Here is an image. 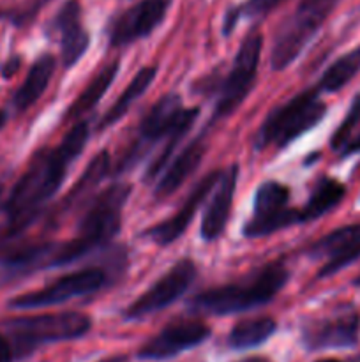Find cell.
<instances>
[{"label": "cell", "mask_w": 360, "mask_h": 362, "mask_svg": "<svg viewBox=\"0 0 360 362\" xmlns=\"http://www.w3.org/2000/svg\"><path fill=\"white\" fill-rule=\"evenodd\" d=\"M88 141L87 122H80L66 134L62 144L35 156L7 198L4 211L9 218L6 235H18L32 223L42 205L60 189L71 163L81 154Z\"/></svg>", "instance_id": "obj_1"}, {"label": "cell", "mask_w": 360, "mask_h": 362, "mask_svg": "<svg viewBox=\"0 0 360 362\" xmlns=\"http://www.w3.org/2000/svg\"><path fill=\"white\" fill-rule=\"evenodd\" d=\"M131 187L127 184H113L102 191L81 218L78 235L66 244H56L52 265H66L85 257L95 247L104 246L119 233L122 223V209Z\"/></svg>", "instance_id": "obj_2"}, {"label": "cell", "mask_w": 360, "mask_h": 362, "mask_svg": "<svg viewBox=\"0 0 360 362\" xmlns=\"http://www.w3.org/2000/svg\"><path fill=\"white\" fill-rule=\"evenodd\" d=\"M288 281L284 265L275 262L258 271L247 283L222 285L205 290L191 300L194 311L207 315H233L270 303Z\"/></svg>", "instance_id": "obj_3"}, {"label": "cell", "mask_w": 360, "mask_h": 362, "mask_svg": "<svg viewBox=\"0 0 360 362\" xmlns=\"http://www.w3.org/2000/svg\"><path fill=\"white\" fill-rule=\"evenodd\" d=\"M92 327L88 315L80 311L34 315L6 322L7 341L16 359L30 356L37 346L46 343L69 341L87 334Z\"/></svg>", "instance_id": "obj_4"}, {"label": "cell", "mask_w": 360, "mask_h": 362, "mask_svg": "<svg viewBox=\"0 0 360 362\" xmlns=\"http://www.w3.org/2000/svg\"><path fill=\"white\" fill-rule=\"evenodd\" d=\"M325 112L327 106L316 90H306L295 95L265 119L254 138L256 148H265L270 145L284 147L292 144L293 140L313 129L323 119Z\"/></svg>", "instance_id": "obj_5"}, {"label": "cell", "mask_w": 360, "mask_h": 362, "mask_svg": "<svg viewBox=\"0 0 360 362\" xmlns=\"http://www.w3.org/2000/svg\"><path fill=\"white\" fill-rule=\"evenodd\" d=\"M339 0H300L295 13L279 27L270 53L272 69L282 71L302 53Z\"/></svg>", "instance_id": "obj_6"}, {"label": "cell", "mask_w": 360, "mask_h": 362, "mask_svg": "<svg viewBox=\"0 0 360 362\" xmlns=\"http://www.w3.org/2000/svg\"><path fill=\"white\" fill-rule=\"evenodd\" d=\"M261 46H263V37H261L260 32H251L242 41L235 55L232 71L222 80L214 112L217 119L219 117H228L229 113L235 112L253 88L254 80H256L258 64H260Z\"/></svg>", "instance_id": "obj_7"}, {"label": "cell", "mask_w": 360, "mask_h": 362, "mask_svg": "<svg viewBox=\"0 0 360 362\" xmlns=\"http://www.w3.org/2000/svg\"><path fill=\"white\" fill-rule=\"evenodd\" d=\"M289 189L275 180H268L258 187L254 194L253 218L244 226L247 239H258L300 223V211L288 207Z\"/></svg>", "instance_id": "obj_8"}, {"label": "cell", "mask_w": 360, "mask_h": 362, "mask_svg": "<svg viewBox=\"0 0 360 362\" xmlns=\"http://www.w3.org/2000/svg\"><path fill=\"white\" fill-rule=\"evenodd\" d=\"M106 283V274L99 269H83L62 276L44 288L14 297L9 303L13 310H37V308L59 306L76 297L88 296L101 290Z\"/></svg>", "instance_id": "obj_9"}, {"label": "cell", "mask_w": 360, "mask_h": 362, "mask_svg": "<svg viewBox=\"0 0 360 362\" xmlns=\"http://www.w3.org/2000/svg\"><path fill=\"white\" fill-rule=\"evenodd\" d=\"M196 278V265L191 260H180L157 279L140 299L134 300L124 313L126 320H140V318L154 315L164 310L169 304L179 300L189 290Z\"/></svg>", "instance_id": "obj_10"}, {"label": "cell", "mask_w": 360, "mask_h": 362, "mask_svg": "<svg viewBox=\"0 0 360 362\" xmlns=\"http://www.w3.org/2000/svg\"><path fill=\"white\" fill-rule=\"evenodd\" d=\"M168 7L169 0H140L134 4L112 23L109 45L119 48L150 35L162 23Z\"/></svg>", "instance_id": "obj_11"}, {"label": "cell", "mask_w": 360, "mask_h": 362, "mask_svg": "<svg viewBox=\"0 0 360 362\" xmlns=\"http://www.w3.org/2000/svg\"><path fill=\"white\" fill-rule=\"evenodd\" d=\"M210 336V329L201 322H175L148 339L138 356L147 361H164L201 345Z\"/></svg>", "instance_id": "obj_12"}, {"label": "cell", "mask_w": 360, "mask_h": 362, "mask_svg": "<svg viewBox=\"0 0 360 362\" xmlns=\"http://www.w3.org/2000/svg\"><path fill=\"white\" fill-rule=\"evenodd\" d=\"M311 257L327 258L318 278H328L360 258V225H348L328 233L311 247Z\"/></svg>", "instance_id": "obj_13"}, {"label": "cell", "mask_w": 360, "mask_h": 362, "mask_svg": "<svg viewBox=\"0 0 360 362\" xmlns=\"http://www.w3.org/2000/svg\"><path fill=\"white\" fill-rule=\"evenodd\" d=\"M221 170H215V172L205 175L203 179L196 184V187L191 191V194L186 198L182 207H180L172 218L159 223L157 226L147 230L145 233H147L154 243H157L159 246H168V244L175 243V240L186 232L187 226L191 225V221H193V218L196 216L198 209L201 207L205 198L208 197V193L217 186L219 179H221Z\"/></svg>", "instance_id": "obj_14"}, {"label": "cell", "mask_w": 360, "mask_h": 362, "mask_svg": "<svg viewBox=\"0 0 360 362\" xmlns=\"http://www.w3.org/2000/svg\"><path fill=\"white\" fill-rule=\"evenodd\" d=\"M359 334L360 315L355 311H346L307 325L304 331V339L311 350L348 349L359 343Z\"/></svg>", "instance_id": "obj_15"}, {"label": "cell", "mask_w": 360, "mask_h": 362, "mask_svg": "<svg viewBox=\"0 0 360 362\" xmlns=\"http://www.w3.org/2000/svg\"><path fill=\"white\" fill-rule=\"evenodd\" d=\"M198 108H184L182 99L175 94H168L159 99L150 112L141 120L140 134L143 140L157 141L159 138L169 136L175 129L184 124H189L198 119Z\"/></svg>", "instance_id": "obj_16"}, {"label": "cell", "mask_w": 360, "mask_h": 362, "mask_svg": "<svg viewBox=\"0 0 360 362\" xmlns=\"http://www.w3.org/2000/svg\"><path fill=\"white\" fill-rule=\"evenodd\" d=\"M53 28L60 35V52L62 64L71 69L87 52L90 35L81 23V7L78 0H67L53 20Z\"/></svg>", "instance_id": "obj_17"}, {"label": "cell", "mask_w": 360, "mask_h": 362, "mask_svg": "<svg viewBox=\"0 0 360 362\" xmlns=\"http://www.w3.org/2000/svg\"><path fill=\"white\" fill-rule=\"evenodd\" d=\"M236 179H239V166L235 165L221 173L214 197L208 202V207L201 219V237L207 243H212L224 232L229 212H232Z\"/></svg>", "instance_id": "obj_18"}, {"label": "cell", "mask_w": 360, "mask_h": 362, "mask_svg": "<svg viewBox=\"0 0 360 362\" xmlns=\"http://www.w3.org/2000/svg\"><path fill=\"white\" fill-rule=\"evenodd\" d=\"M205 148H207V145H205V140L201 136L191 141V144L176 156L175 161L168 166V172L164 173V177L159 180L157 187H155V197L166 198L169 197V194L175 193V191L189 179L191 173H194V170L200 166L205 154Z\"/></svg>", "instance_id": "obj_19"}, {"label": "cell", "mask_w": 360, "mask_h": 362, "mask_svg": "<svg viewBox=\"0 0 360 362\" xmlns=\"http://www.w3.org/2000/svg\"><path fill=\"white\" fill-rule=\"evenodd\" d=\"M53 73H55V59L49 53L39 57L32 67L28 69L27 78L18 88L16 94L13 98V105L18 112H25L30 108L34 103L39 101L44 90L48 88L49 80H52Z\"/></svg>", "instance_id": "obj_20"}, {"label": "cell", "mask_w": 360, "mask_h": 362, "mask_svg": "<svg viewBox=\"0 0 360 362\" xmlns=\"http://www.w3.org/2000/svg\"><path fill=\"white\" fill-rule=\"evenodd\" d=\"M116 73H119V60H115V62H112V64H108V66L102 67V69L99 71L94 78H92L90 83L83 88V92H81V94L74 99L73 105L67 108V113H66L67 119L69 120L80 119L81 115H85V113L90 112V110L94 108L99 101H101L102 95L106 94V90L109 88V85H112L113 80H115Z\"/></svg>", "instance_id": "obj_21"}, {"label": "cell", "mask_w": 360, "mask_h": 362, "mask_svg": "<svg viewBox=\"0 0 360 362\" xmlns=\"http://www.w3.org/2000/svg\"><path fill=\"white\" fill-rule=\"evenodd\" d=\"M155 74H157V67L155 66H147L143 67V69L138 71L136 76H134L133 80L129 81V85L126 87V90L120 94V98L113 103V106L108 110V113L102 117L101 129L113 126V124L119 122V120L129 112L133 103L138 101V99L147 92V88L150 87L152 81L155 80Z\"/></svg>", "instance_id": "obj_22"}, {"label": "cell", "mask_w": 360, "mask_h": 362, "mask_svg": "<svg viewBox=\"0 0 360 362\" xmlns=\"http://www.w3.org/2000/svg\"><path fill=\"white\" fill-rule=\"evenodd\" d=\"M344 193L346 187L339 180H320L318 186L313 189V193H311L307 204L300 211V223H309L325 216L328 211H332V209L341 204V200L344 198Z\"/></svg>", "instance_id": "obj_23"}, {"label": "cell", "mask_w": 360, "mask_h": 362, "mask_svg": "<svg viewBox=\"0 0 360 362\" xmlns=\"http://www.w3.org/2000/svg\"><path fill=\"white\" fill-rule=\"evenodd\" d=\"M277 329L274 318L260 317L251 318V320L239 322L229 332L228 343L235 350H247L260 346L261 343L267 341Z\"/></svg>", "instance_id": "obj_24"}, {"label": "cell", "mask_w": 360, "mask_h": 362, "mask_svg": "<svg viewBox=\"0 0 360 362\" xmlns=\"http://www.w3.org/2000/svg\"><path fill=\"white\" fill-rule=\"evenodd\" d=\"M360 71V48L352 49L349 53L335 60L321 76L318 88L323 92H337L348 85Z\"/></svg>", "instance_id": "obj_25"}, {"label": "cell", "mask_w": 360, "mask_h": 362, "mask_svg": "<svg viewBox=\"0 0 360 362\" xmlns=\"http://www.w3.org/2000/svg\"><path fill=\"white\" fill-rule=\"evenodd\" d=\"M359 124H360V94L355 95L348 113H346L344 120H342L341 126L337 127V131L332 134V141H330L332 148L341 152L342 148L348 145V141L353 138V133H355Z\"/></svg>", "instance_id": "obj_26"}, {"label": "cell", "mask_w": 360, "mask_h": 362, "mask_svg": "<svg viewBox=\"0 0 360 362\" xmlns=\"http://www.w3.org/2000/svg\"><path fill=\"white\" fill-rule=\"evenodd\" d=\"M284 0H247L244 6H240L239 9H233L232 13H228L224 21V34H229L232 28L235 27V23L239 21V18L242 16H263V14H268L272 9L279 6Z\"/></svg>", "instance_id": "obj_27"}, {"label": "cell", "mask_w": 360, "mask_h": 362, "mask_svg": "<svg viewBox=\"0 0 360 362\" xmlns=\"http://www.w3.org/2000/svg\"><path fill=\"white\" fill-rule=\"evenodd\" d=\"M0 362H13V352H11L9 341L4 334H0Z\"/></svg>", "instance_id": "obj_28"}, {"label": "cell", "mask_w": 360, "mask_h": 362, "mask_svg": "<svg viewBox=\"0 0 360 362\" xmlns=\"http://www.w3.org/2000/svg\"><path fill=\"white\" fill-rule=\"evenodd\" d=\"M355 152H360V133L356 134V136H353L352 140L348 141V145L342 148L341 154L342 156H352V154H355Z\"/></svg>", "instance_id": "obj_29"}, {"label": "cell", "mask_w": 360, "mask_h": 362, "mask_svg": "<svg viewBox=\"0 0 360 362\" xmlns=\"http://www.w3.org/2000/svg\"><path fill=\"white\" fill-rule=\"evenodd\" d=\"M18 66H20V59H11L9 62L2 67V74L4 76H11V74L18 69Z\"/></svg>", "instance_id": "obj_30"}, {"label": "cell", "mask_w": 360, "mask_h": 362, "mask_svg": "<svg viewBox=\"0 0 360 362\" xmlns=\"http://www.w3.org/2000/svg\"><path fill=\"white\" fill-rule=\"evenodd\" d=\"M99 362H129V361H127V357L124 356H115V357H108V359H102Z\"/></svg>", "instance_id": "obj_31"}, {"label": "cell", "mask_w": 360, "mask_h": 362, "mask_svg": "<svg viewBox=\"0 0 360 362\" xmlns=\"http://www.w3.org/2000/svg\"><path fill=\"white\" fill-rule=\"evenodd\" d=\"M240 362H270V361L265 359V357H249V359H244Z\"/></svg>", "instance_id": "obj_32"}, {"label": "cell", "mask_w": 360, "mask_h": 362, "mask_svg": "<svg viewBox=\"0 0 360 362\" xmlns=\"http://www.w3.org/2000/svg\"><path fill=\"white\" fill-rule=\"evenodd\" d=\"M6 112H2V110H0V129H2V126L4 124H6Z\"/></svg>", "instance_id": "obj_33"}, {"label": "cell", "mask_w": 360, "mask_h": 362, "mask_svg": "<svg viewBox=\"0 0 360 362\" xmlns=\"http://www.w3.org/2000/svg\"><path fill=\"white\" fill-rule=\"evenodd\" d=\"M316 362H341V361H337V359H320Z\"/></svg>", "instance_id": "obj_34"}, {"label": "cell", "mask_w": 360, "mask_h": 362, "mask_svg": "<svg viewBox=\"0 0 360 362\" xmlns=\"http://www.w3.org/2000/svg\"><path fill=\"white\" fill-rule=\"evenodd\" d=\"M356 285H360V278H359V279H356Z\"/></svg>", "instance_id": "obj_35"}]
</instances>
